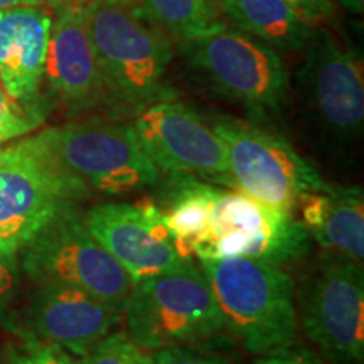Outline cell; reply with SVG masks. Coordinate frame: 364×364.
I'll return each mask as SVG.
<instances>
[{
  "label": "cell",
  "mask_w": 364,
  "mask_h": 364,
  "mask_svg": "<svg viewBox=\"0 0 364 364\" xmlns=\"http://www.w3.org/2000/svg\"><path fill=\"white\" fill-rule=\"evenodd\" d=\"M83 221L134 282L186 262L177 252L161 211L150 199L139 204H98L86 213Z\"/></svg>",
  "instance_id": "obj_13"
},
{
  "label": "cell",
  "mask_w": 364,
  "mask_h": 364,
  "mask_svg": "<svg viewBox=\"0 0 364 364\" xmlns=\"http://www.w3.org/2000/svg\"><path fill=\"white\" fill-rule=\"evenodd\" d=\"M124 316L129 336L147 351L199 344L226 331L208 277L194 260L135 282Z\"/></svg>",
  "instance_id": "obj_4"
},
{
  "label": "cell",
  "mask_w": 364,
  "mask_h": 364,
  "mask_svg": "<svg viewBox=\"0 0 364 364\" xmlns=\"http://www.w3.org/2000/svg\"><path fill=\"white\" fill-rule=\"evenodd\" d=\"M48 4H51L54 7V11H59L63 7H78V6H85L88 0H46Z\"/></svg>",
  "instance_id": "obj_29"
},
{
  "label": "cell",
  "mask_w": 364,
  "mask_h": 364,
  "mask_svg": "<svg viewBox=\"0 0 364 364\" xmlns=\"http://www.w3.org/2000/svg\"><path fill=\"white\" fill-rule=\"evenodd\" d=\"M90 196L44 132L0 149V250L19 253L59 215Z\"/></svg>",
  "instance_id": "obj_3"
},
{
  "label": "cell",
  "mask_w": 364,
  "mask_h": 364,
  "mask_svg": "<svg viewBox=\"0 0 364 364\" xmlns=\"http://www.w3.org/2000/svg\"><path fill=\"white\" fill-rule=\"evenodd\" d=\"M19 284L17 253L0 250V314L9 306Z\"/></svg>",
  "instance_id": "obj_24"
},
{
  "label": "cell",
  "mask_w": 364,
  "mask_h": 364,
  "mask_svg": "<svg viewBox=\"0 0 364 364\" xmlns=\"http://www.w3.org/2000/svg\"><path fill=\"white\" fill-rule=\"evenodd\" d=\"M211 125L225 144L231 189L294 213L302 194L332 188L280 135L230 117L216 118Z\"/></svg>",
  "instance_id": "obj_6"
},
{
  "label": "cell",
  "mask_w": 364,
  "mask_h": 364,
  "mask_svg": "<svg viewBox=\"0 0 364 364\" xmlns=\"http://www.w3.org/2000/svg\"><path fill=\"white\" fill-rule=\"evenodd\" d=\"M53 17L39 6L0 11V86L14 102L43 122L41 85Z\"/></svg>",
  "instance_id": "obj_15"
},
{
  "label": "cell",
  "mask_w": 364,
  "mask_h": 364,
  "mask_svg": "<svg viewBox=\"0 0 364 364\" xmlns=\"http://www.w3.org/2000/svg\"><path fill=\"white\" fill-rule=\"evenodd\" d=\"M154 364H231L218 354L196 351L189 346H172L157 349L152 354Z\"/></svg>",
  "instance_id": "obj_23"
},
{
  "label": "cell",
  "mask_w": 364,
  "mask_h": 364,
  "mask_svg": "<svg viewBox=\"0 0 364 364\" xmlns=\"http://www.w3.org/2000/svg\"><path fill=\"white\" fill-rule=\"evenodd\" d=\"M39 124V118L27 113L0 86V144L29 134Z\"/></svg>",
  "instance_id": "obj_21"
},
{
  "label": "cell",
  "mask_w": 364,
  "mask_h": 364,
  "mask_svg": "<svg viewBox=\"0 0 364 364\" xmlns=\"http://www.w3.org/2000/svg\"><path fill=\"white\" fill-rule=\"evenodd\" d=\"M132 129L161 174L203 177L231 189L225 144L188 105L169 98L150 103L136 112Z\"/></svg>",
  "instance_id": "obj_11"
},
{
  "label": "cell",
  "mask_w": 364,
  "mask_h": 364,
  "mask_svg": "<svg viewBox=\"0 0 364 364\" xmlns=\"http://www.w3.org/2000/svg\"><path fill=\"white\" fill-rule=\"evenodd\" d=\"M221 11L236 26L273 49L302 51L312 26L287 0H223Z\"/></svg>",
  "instance_id": "obj_18"
},
{
  "label": "cell",
  "mask_w": 364,
  "mask_h": 364,
  "mask_svg": "<svg viewBox=\"0 0 364 364\" xmlns=\"http://www.w3.org/2000/svg\"><path fill=\"white\" fill-rule=\"evenodd\" d=\"M124 312L95 295L61 282H39L29 306V329L36 341L83 358L120 326Z\"/></svg>",
  "instance_id": "obj_14"
},
{
  "label": "cell",
  "mask_w": 364,
  "mask_h": 364,
  "mask_svg": "<svg viewBox=\"0 0 364 364\" xmlns=\"http://www.w3.org/2000/svg\"><path fill=\"white\" fill-rule=\"evenodd\" d=\"M299 85L309 112L331 134L354 139L364 124L363 65L327 31H314Z\"/></svg>",
  "instance_id": "obj_12"
},
{
  "label": "cell",
  "mask_w": 364,
  "mask_h": 364,
  "mask_svg": "<svg viewBox=\"0 0 364 364\" xmlns=\"http://www.w3.org/2000/svg\"><path fill=\"white\" fill-rule=\"evenodd\" d=\"M108 4H118V6H140V0H102Z\"/></svg>",
  "instance_id": "obj_30"
},
{
  "label": "cell",
  "mask_w": 364,
  "mask_h": 364,
  "mask_svg": "<svg viewBox=\"0 0 364 364\" xmlns=\"http://www.w3.org/2000/svg\"><path fill=\"white\" fill-rule=\"evenodd\" d=\"M22 252V270L39 282L83 289L124 312L135 282L90 233L78 208L59 215Z\"/></svg>",
  "instance_id": "obj_7"
},
{
  "label": "cell",
  "mask_w": 364,
  "mask_h": 364,
  "mask_svg": "<svg viewBox=\"0 0 364 364\" xmlns=\"http://www.w3.org/2000/svg\"><path fill=\"white\" fill-rule=\"evenodd\" d=\"M44 78L71 110L105 103L102 73L86 29L83 6L56 11Z\"/></svg>",
  "instance_id": "obj_16"
},
{
  "label": "cell",
  "mask_w": 364,
  "mask_h": 364,
  "mask_svg": "<svg viewBox=\"0 0 364 364\" xmlns=\"http://www.w3.org/2000/svg\"><path fill=\"white\" fill-rule=\"evenodd\" d=\"M312 238L294 213L236 189L218 188L208 233L196 258H255L284 267L311 252Z\"/></svg>",
  "instance_id": "obj_9"
},
{
  "label": "cell",
  "mask_w": 364,
  "mask_h": 364,
  "mask_svg": "<svg viewBox=\"0 0 364 364\" xmlns=\"http://www.w3.org/2000/svg\"><path fill=\"white\" fill-rule=\"evenodd\" d=\"M257 364H326L321 358L316 356L312 351L304 348H287L282 351L260 356Z\"/></svg>",
  "instance_id": "obj_25"
},
{
  "label": "cell",
  "mask_w": 364,
  "mask_h": 364,
  "mask_svg": "<svg viewBox=\"0 0 364 364\" xmlns=\"http://www.w3.org/2000/svg\"><path fill=\"white\" fill-rule=\"evenodd\" d=\"M302 225L326 252L363 263L364 196L361 188H339L306 193L299 198ZM295 208V209H297Z\"/></svg>",
  "instance_id": "obj_17"
},
{
  "label": "cell",
  "mask_w": 364,
  "mask_h": 364,
  "mask_svg": "<svg viewBox=\"0 0 364 364\" xmlns=\"http://www.w3.org/2000/svg\"><path fill=\"white\" fill-rule=\"evenodd\" d=\"M339 4L349 14H356V16L364 11V0H339Z\"/></svg>",
  "instance_id": "obj_28"
},
{
  "label": "cell",
  "mask_w": 364,
  "mask_h": 364,
  "mask_svg": "<svg viewBox=\"0 0 364 364\" xmlns=\"http://www.w3.org/2000/svg\"><path fill=\"white\" fill-rule=\"evenodd\" d=\"M211 2H213V4H216V6L221 9V4H223V0H211ZM221 12H223V11H221Z\"/></svg>",
  "instance_id": "obj_31"
},
{
  "label": "cell",
  "mask_w": 364,
  "mask_h": 364,
  "mask_svg": "<svg viewBox=\"0 0 364 364\" xmlns=\"http://www.w3.org/2000/svg\"><path fill=\"white\" fill-rule=\"evenodd\" d=\"M78 364H154V358L127 332L113 331L78 358Z\"/></svg>",
  "instance_id": "obj_20"
},
{
  "label": "cell",
  "mask_w": 364,
  "mask_h": 364,
  "mask_svg": "<svg viewBox=\"0 0 364 364\" xmlns=\"http://www.w3.org/2000/svg\"><path fill=\"white\" fill-rule=\"evenodd\" d=\"M297 324L331 364L364 363L361 263L326 252L295 292Z\"/></svg>",
  "instance_id": "obj_5"
},
{
  "label": "cell",
  "mask_w": 364,
  "mask_h": 364,
  "mask_svg": "<svg viewBox=\"0 0 364 364\" xmlns=\"http://www.w3.org/2000/svg\"><path fill=\"white\" fill-rule=\"evenodd\" d=\"M182 44L191 66L223 97L258 113L282 107L289 73L272 46L228 26Z\"/></svg>",
  "instance_id": "obj_8"
},
{
  "label": "cell",
  "mask_w": 364,
  "mask_h": 364,
  "mask_svg": "<svg viewBox=\"0 0 364 364\" xmlns=\"http://www.w3.org/2000/svg\"><path fill=\"white\" fill-rule=\"evenodd\" d=\"M83 12L102 73L105 103L140 112L167 100L164 76L172 61L169 34L140 6L88 0Z\"/></svg>",
  "instance_id": "obj_1"
},
{
  "label": "cell",
  "mask_w": 364,
  "mask_h": 364,
  "mask_svg": "<svg viewBox=\"0 0 364 364\" xmlns=\"http://www.w3.org/2000/svg\"><path fill=\"white\" fill-rule=\"evenodd\" d=\"M41 2H43V0H0V11L22 6H41Z\"/></svg>",
  "instance_id": "obj_27"
},
{
  "label": "cell",
  "mask_w": 364,
  "mask_h": 364,
  "mask_svg": "<svg viewBox=\"0 0 364 364\" xmlns=\"http://www.w3.org/2000/svg\"><path fill=\"white\" fill-rule=\"evenodd\" d=\"M9 364H78V361L56 346L29 339L24 348L11 351Z\"/></svg>",
  "instance_id": "obj_22"
},
{
  "label": "cell",
  "mask_w": 364,
  "mask_h": 364,
  "mask_svg": "<svg viewBox=\"0 0 364 364\" xmlns=\"http://www.w3.org/2000/svg\"><path fill=\"white\" fill-rule=\"evenodd\" d=\"M230 331L257 356L292 348L297 312L292 277L280 265L245 257L198 260Z\"/></svg>",
  "instance_id": "obj_2"
},
{
  "label": "cell",
  "mask_w": 364,
  "mask_h": 364,
  "mask_svg": "<svg viewBox=\"0 0 364 364\" xmlns=\"http://www.w3.org/2000/svg\"><path fill=\"white\" fill-rule=\"evenodd\" d=\"M44 135L61 162L90 189L127 194L152 188L161 179L132 125L88 120L48 129Z\"/></svg>",
  "instance_id": "obj_10"
},
{
  "label": "cell",
  "mask_w": 364,
  "mask_h": 364,
  "mask_svg": "<svg viewBox=\"0 0 364 364\" xmlns=\"http://www.w3.org/2000/svg\"><path fill=\"white\" fill-rule=\"evenodd\" d=\"M287 2L297 9L311 26L317 24L332 14L331 0H287Z\"/></svg>",
  "instance_id": "obj_26"
},
{
  "label": "cell",
  "mask_w": 364,
  "mask_h": 364,
  "mask_svg": "<svg viewBox=\"0 0 364 364\" xmlns=\"http://www.w3.org/2000/svg\"><path fill=\"white\" fill-rule=\"evenodd\" d=\"M140 9L181 43L204 38L226 26L221 9L211 0H140Z\"/></svg>",
  "instance_id": "obj_19"
}]
</instances>
